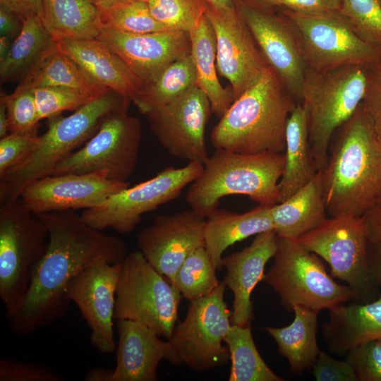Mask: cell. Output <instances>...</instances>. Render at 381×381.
<instances>
[{
    "mask_svg": "<svg viewBox=\"0 0 381 381\" xmlns=\"http://www.w3.org/2000/svg\"><path fill=\"white\" fill-rule=\"evenodd\" d=\"M8 133V120L6 105L4 100L0 97V138L7 135Z\"/></svg>",
    "mask_w": 381,
    "mask_h": 381,
    "instance_id": "cell-53",
    "label": "cell"
},
{
    "mask_svg": "<svg viewBox=\"0 0 381 381\" xmlns=\"http://www.w3.org/2000/svg\"><path fill=\"white\" fill-rule=\"evenodd\" d=\"M230 353L229 381H283L265 363L254 342L250 325L232 324L224 338Z\"/></svg>",
    "mask_w": 381,
    "mask_h": 381,
    "instance_id": "cell-34",
    "label": "cell"
},
{
    "mask_svg": "<svg viewBox=\"0 0 381 381\" xmlns=\"http://www.w3.org/2000/svg\"><path fill=\"white\" fill-rule=\"evenodd\" d=\"M20 81L25 82L34 88H72L95 97L101 96L109 90L92 81L70 57L59 49L49 55L36 70Z\"/></svg>",
    "mask_w": 381,
    "mask_h": 381,
    "instance_id": "cell-35",
    "label": "cell"
},
{
    "mask_svg": "<svg viewBox=\"0 0 381 381\" xmlns=\"http://www.w3.org/2000/svg\"><path fill=\"white\" fill-rule=\"evenodd\" d=\"M211 112L207 97L195 84L146 116L151 131L171 156L204 164L209 157L205 131Z\"/></svg>",
    "mask_w": 381,
    "mask_h": 381,
    "instance_id": "cell-15",
    "label": "cell"
},
{
    "mask_svg": "<svg viewBox=\"0 0 381 381\" xmlns=\"http://www.w3.org/2000/svg\"><path fill=\"white\" fill-rule=\"evenodd\" d=\"M0 97L6 105L9 133H37L40 119L33 87L20 81L11 94L1 91Z\"/></svg>",
    "mask_w": 381,
    "mask_h": 381,
    "instance_id": "cell-39",
    "label": "cell"
},
{
    "mask_svg": "<svg viewBox=\"0 0 381 381\" xmlns=\"http://www.w3.org/2000/svg\"><path fill=\"white\" fill-rule=\"evenodd\" d=\"M272 258L263 281L277 294L287 311L301 306L319 313L356 300L353 291L336 282L320 257L296 240L277 236Z\"/></svg>",
    "mask_w": 381,
    "mask_h": 381,
    "instance_id": "cell-7",
    "label": "cell"
},
{
    "mask_svg": "<svg viewBox=\"0 0 381 381\" xmlns=\"http://www.w3.org/2000/svg\"><path fill=\"white\" fill-rule=\"evenodd\" d=\"M51 368L43 363L23 360H0V381H62Z\"/></svg>",
    "mask_w": 381,
    "mask_h": 381,
    "instance_id": "cell-44",
    "label": "cell"
},
{
    "mask_svg": "<svg viewBox=\"0 0 381 381\" xmlns=\"http://www.w3.org/2000/svg\"><path fill=\"white\" fill-rule=\"evenodd\" d=\"M40 18L56 42L95 39L104 28L101 11L90 0H42Z\"/></svg>",
    "mask_w": 381,
    "mask_h": 381,
    "instance_id": "cell-29",
    "label": "cell"
},
{
    "mask_svg": "<svg viewBox=\"0 0 381 381\" xmlns=\"http://www.w3.org/2000/svg\"><path fill=\"white\" fill-rule=\"evenodd\" d=\"M13 40L5 36H0V63L8 56Z\"/></svg>",
    "mask_w": 381,
    "mask_h": 381,
    "instance_id": "cell-54",
    "label": "cell"
},
{
    "mask_svg": "<svg viewBox=\"0 0 381 381\" xmlns=\"http://www.w3.org/2000/svg\"><path fill=\"white\" fill-rule=\"evenodd\" d=\"M153 17L169 29L188 32L205 16V0H147Z\"/></svg>",
    "mask_w": 381,
    "mask_h": 381,
    "instance_id": "cell-38",
    "label": "cell"
},
{
    "mask_svg": "<svg viewBox=\"0 0 381 381\" xmlns=\"http://www.w3.org/2000/svg\"><path fill=\"white\" fill-rule=\"evenodd\" d=\"M35 95L40 120L49 119L61 114L64 111H75L97 98L90 94L64 87H36Z\"/></svg>",
    "mask_w": 381,
    "mask_h": 381,
    "instance_id": "cell-41",
    "label": "cell"
},
{
    "mask_svg": "<svg viewBox=\"0 0 381 381\" xmlns=\"http://www.w3.org/2000/svg\"><path fill=\"white\" fill-rule=\"evenodd\" d=\"M216 270L205 248L200 247L182 263L171 284L190 301L210 294L219 285Z\"/></svg>",
    "mask_w": 381,
    "mask_h": 381,
    "instance_id": "cell-36",
    "label": "cell"
},
{
    "mask_svg": "<svg viewBox=\"0 0 381 381\" xmlns=\"http://www.w3.org/2000/svg\"><path fill=\"white\" fill-rule=\"evenodd\" d=\"M39 143L37 133H11L0 138V176L25 161Z\"/></svg>",
    "mask_w": 381,
    "mask_h": 381,
    "instance_id": "cell-42",
    "label": "cell"
},
{
    "mask_svg": "<svg viewBox=\"0 0 381 381\" xmlns=\"http://www.w3.org/2000/svg\"><path fill=\"white\" fill-rule=\"evenodd\" d=\"M121 263L99 259L78 274L66 291L90 329L92 346L102 353L116 349L113 327Z\"/></svg>",
    "mask_w": 381,
    "mask_h": 381,
    "instance_id": "cell-18",
    "label": "cell"
},
{
    "mask_svg": "<svg viewBox=\"0 0 381 381\" xmlns=\"http://www.w3.org/2000/svg\"><path fill=\"white\" fill-rule=\"evenodd\" d=\"M104 27L132 34L171 30L152 15L147 0H132L100 9Z\"/></svg>",
    "mask_w": 381,
    "mask_h": 381,
    "instance_id": "cell-37",
    "label": "cell"
},
{
    "mask_svg": "<svg viewBox=\"0 0 381 381\" xmlns=\"http://www.w3.org/2000/svg\"><path fill=\"white\" fill-rule=\"evenodd\" d=\"M326 214L321 171L287 200L270 207L277 236L292 240L319 226Z\"/></svg>",
    "mask_w": 381,
    "mask_h": 381,
    "instance_id": "cell-27",
    "label": "cell"
},
{
    "mask_svg": "<svg viewBox=\"0 0 381 381\" xmlns=\"http://www.w3.org/2000/svg\"><path fill=\"white\" fill-rule=\"evenodd\" d=\"M205 15L216 37L217 73L229 81L234 101L259 80L269 65L235 6L217 8L207 2Z\"/></svg>",
    "mask_w": 381,
    "mask_h": 381,
    "instance_id": "cell-17",
    "label": "cell"
},
{
    "mask_svg": "<svg viewBox=\"0 0 381 381\" xmlns=\"http://www.w3.org/2000/svg\"><path fill=\"white\" fill-rule=\"evenodd\" d=\"M368 267L372 282L381 292V242L369 243Z\"/></svg>",
    "mask_w": 381,
    "mask_h": 381,
    "instance_id": "cell-51",
    "label": "cell"
},
{
    "mask_svg": "<svg viewBox=\"0 0 381 381\" xmlns=\"http://www.w3.org/2000/svg\"><path fill=\"white\" fill-rule=\"evenodd\" d=\"M190 56L196 74V85L206 95L212 112L219 119L234 102L231 87H224L216 67L217 43L213 28L205 16L189 31Z\"/></svg>",
    "mask_w": 381,
    "mask_h": 381,
    "instance_id": "cell-30",
    "label": "cell"
},
{
    "mask_svg": "<svg viewBox=\"0 0 381 381\" xmlns=\"http://www.w3.org/2000/svg\"><path fill=\"white\" fill-rule=\"evenodd\" d=\"M362 104L373 121L381 139V64L368 69Z\"/></svg>",
    "mask_w": 381,
    "mask_h": 381,
    "instance_id": "cell-47",
    "label": "cell"
},
{
    "mask_svg": "<svg viewBox=\"0 0 381 381\" xmlns=\"http://www.w3.org/2000/svg\"><path fill=\"white\" fill-rule=\"evenodd\" d=\"M368 68L345 66L318 71L307 68L301 101L308 123L309 140L318 171L328 158L331 138L363 101Z\"/></svg>",
    "mask_w": 381,
    "mask_h": 381,
    "instance_id": "cell-6",
    "label": "cell"
},
{
    "mask_svg": "<svg viewBox=\"0 0 381 381\" xmlns=\"http://www.w3.org/2000/svg\"><path fill=\"white\" fill-rule=\"evenodd\" d=\"M346 361L352 367L358 381H381V339L351 349Z\"/></svg>",
    "mask_w": 381,
    "mask_h": 381,
    "instance_id": "cell-43",
    "label": "cell"
},
{
    "mask_svg": "<svg viewBox=\"0 0 381 381\" xmlns=\"http://www.w3.org/2000/svg\"><path fill=\"white\" fill-rule=\"evenodd\" d=\"M35 214L48 229V247L22 301L6 313L11 329L19 336L32 334L65 315L71 302L67 289L85 269L101 258L122 262L128 253L123 241L91 227L73 210Z\"/></svg>",
    "mask_w": 381,
    "mask_h": 381,
    "instance_id": "cell-1",
    "label": "cell"
},
{
    "mask_svg": "<svg viewBox=\"0 0 381 381\" xmlns=\"http://www.w3.org/2000/svg\"><path fill=\"white\" fill-rule=\"evenodd\" d=\"M362 219L368 242H381V201L368 210Z\"/></svg>",
    "mask_w": 381,
    "mask_h": 381,
    "instance_id": "cell-48",
    "label": "cell"
},
{
    "mask_svg": "<svg viewBox=\"0 0 381 381\" xmlns=\"http://www.w3.org/2000/svg\"><path fill=\"white\" fill-rule=\"evenodd\" d=\"M338 12L363 40L381 48V0H341Z\"/></svg>",
    "mask_w": 381,
    "mask_h": 381,
    "instance_id": "cell-40",
    "label": "cell"
},
{
    "mask_svg": "<svg viewBox=\"0 0 381 381\" xmlns=\"http://www.w3.org/2000/svg\"><path fill=\"white\" fill-rule=\"evenodd\" d=\"M141 137L138 118L128 111L113 112L102 121L94 135L50 175L105 171L111 180L127 182L138 162Z\"/></svg>",
    "mask_w": 381,
    "mask_h": 381,
    "instance_id": "cell-14",
    "label": "cell"
},
{
    "mask_svg": "<svg viewBox=\"0 0 381 381\" xmlns=\"http://www.w3.org/2000/svg\"><path fill=\"white\" fill-rule=\"evenodd\" d=\"M128 182L108 178L105 171L48 175L28 184L20 198L34 214L90 209L128 188Z\"/></svg>",
    "mask_w": 381,
    "mask_h": 381,
    "instance_id": "cell-19",
    "label": "cell"
},
{
    "mask_svg": "<svg viewBox=\"0 0 381 381\" xmlns=\"http://www.w3.org/2000/svg\"><path fill=\"white\" fill-rule=\"evenodd\" d=\"M116 322L119 340L111 381H157L158 364L162 359L171 360L169 340L159 339L153 330L139 322Z\"/></svg>",
    "mask_w": 381,
    "mask_h": 381,
    "instance_id": "cell-23",
    "label": "cell"
},
{
    "mask_svg": "<svg viewBox=\"0 0 381 381\" xmlns=\"http://www.w3.org/2000/svg\"><path fill=\"white\" fill-rule=\"evenodd\" d=\"M226 288L223 281L210 294L190 301L184 320L177 322L168 339L171 363L205 371L230 360L228 347L222 344L232 325V310L224 301Z\"/></svg>",
    "mask_w": 381,
    "mask_h": 381,
    "instance_id": "cell-10",
    "label": "cell"
},
{
    "mask_svg": "<svg viewBox=\"0 0 381 381\" xmlns=\"http://www.w3.org/2000/svg\"><path fill=\"white\" fill-rule=\"evenodd\" d=\"M278 10L296 28L307 68L323 71L354 65L369 69L381 64V48L363 40L338 11Z\"/></svg>",
    "mask_w": 381,
    "mask_h": 381,
    "instance_id": "cell-11",
    "label": "cell"
},
{
    "mask_svg": "<svg viewBox=\"0 0 381 381\" xmlns=\"http://www.w3.org/2000/svg\"><path fill=\"white\" fill-rule=\"evenodd\" d=\"M113 370L101 368L90 369L85 377L86 381H111Z\"/></svg>",
    "mask_w": 381,
    "mask_h": 381,
    "instance_id": "cell-52",
    "label": "cell"
},
{
    "mask_svg": "<svg viewBox=\"0 0 381 381\" xmlns=\"http://www.w3.org/2000/svg\"><path fill=\"white\" fill-rule=\"evenodd\" d=\"M296 241L329 264L331 275L353 291L354 301L367 303L381 296L369 275V242L362 217L340 214L327 218Z\"/></svg>",
    "mask_w": 381,
    "mask_h": 381,
    "instance_id": "cell-12",
    "label": "cell"
},
{
    "mask_svg": "<svg viewBox=\"0 0 381 381\" xmlns=\"http://www.w3.org/2000/svg\"><path fill=\"white\" fill-rule=\"evenodd\" d=\"M284 167V152L244 154L215 149L190 184L186 202L205 219L218 208L222 198L231 195L274 205L279 202V182Z\"/></svg>",
    "mask_w": 381,
    "mask_h": 381,
    "instance_id": "cell-4",
    "label": "cell"
},
{
    "mask_svg": "<svg viewBox=\"0 0 381 381\" xmlns=\"http://www.w3.org/2000/svg\"><path fill=\"white\" fill-rule=\"evenodd\" d=\"M181 298L140 251L128 253L121 263L114 320L139 322L168 340L178 321Z\"/></svg>",
    "mask_w": 381,
    "mask_h": 381,
    "instance_id": "cell-9",
    "label": "cell"
},
{
    "mask_svg": "<svg viewBox=\"0 0 381 381\" xmlns=\"http://www.w3.org/2000/svg\"><path fill=\"white\" fill-rule=\"evenodd\" d=\"M322 336L328 349L339 355L365 342L381 339V296L370 302L353 301L330 310Z\"/></svg>",
    "mask_w": 381,
    "mask_h": 381,
    "instance_id": "cell-25",
    "label": "cell"
},
{
    "mask_svg": "<svg viewBox=\"0 0 381 381\" xmlns=\"http://www.w3.org/2000/svg\"><path fill=\"white\" fill-rule=\"evenodd\" d=\"M263 9L286 8L303 13H320L338 11L341 0H242Z\"/></svg>",
    "mask_w": 381,
    "mask_h": 381,
    "instance_id": "cell-45",
    "label": "cell"
},
{
    "mask_svg": "<svg viewBox=\"0 0 381 381\" xmlns=\"http://www.w3.org/2000/svg\"><path fill=\"white\" fill-rule=\"evenodd\" d=\"M130 102L109 89L71 115L48 119L47 129L40 135L36 149L21 164L0 176V204L20 198L28 184L50 175L59 164L94 135L109 114L128 111Z\"/></svg>",
    "mask_w": 381,
    "mask_h": 381,
    "instance_id": "cell-5",
    "label": "cell"
},
{
    "mask_svg": "<svg viewBox=\"0 0 381 381\" xmlns=\"http://www.w3.org/2000/svg\"><path fill=\"white\" fill-rule=\"evenodd\" d=\"M208 4L217 8H228L234 6V0H205Z\"/></svg>",
    "mask_w": 381,
    "mask_h": 381,
    "instance_id": "cell-56",
    "label": "cell"
},
{
    "mask_svg": "<svg viewBox=\"0 0 381 381\" xmlns=\"http://www.w3.org/2000/svg\"><path fill=\"white\" fill-rule=\"evenodd\" d=\"M48 229L20 198L0 204V298L6 313L24 298L35 265L47 252Z\"/></svg>",
    "mask_w": 381,
    "mask_h": 381,
    "instance_id": "cell-8",
    "label": "cell"
},
{
    "mask_svg": "<svg viewBox=\"0 0 381 381\" xmlns=\"http://www.w3.org/2000/svg\"><path fill=\"white\" fill-rule=\"evenodd\" d=\"M22 20L8 8L0 6V34L14 40L22 29Z\"/></svg>",
    "mask_w": 381,
    "mask_h": 381,
    "instance_id": "cell-50",
    "label": "cell"
},
{
    "mask_svg": "<svg viewBox=\"0 0 381 381\" xmlns=\"http://www.w3.org/2000/svg\"><path fill=\"white\" fill-rule=\"evenodd\" d=\"M0 5L11 10L21 20L32 17H40L42 0H0Z\"/></svg>",
    "mask_w": 381,
    "mask_h": 381,
    "instance_id": "cell-49",
    "label": "cell"
},
{
    "mask_svg": "<svg viewBox=\"0 0 381 381\" xmlns=\"http://www.w3.org/2000/svg\"><path fill=\"white\" fill-rule=\"evenodd\" d=\"M270 207L259 204L244 213L217 208L206 218L205 248L217 270L223 268L222 255L229 246L274 229Z\"/></svg>",
    "mask_w": 381,
    "mask_h": 381,
    "instance_id": "cell-26",
    "label": "cell"
},
{
    "mask_svg": "<svg viewBox=\"0 0 381 381\" xmlns=\"http://www.w3.org/2000/svg\"><path fill=\"white\" fill-rule=\"evenodd\" d=\"M298 102L269 66L219 119L211 131V144L244 154L282 153L287 121Z\"/></svg>",
    "mask_w": 381,
    "mask_h": 381,
    "instance_id": "cell-3",
    "label": "cell"
},
{
    "mask_svg": "<svg viewBox=\"0 0 381 381\" xmlns=\"http://www.w3.org/2000/svg\"><path fill=\"white\" fill-rule=\"evenodd\" d=\"M321 172L330 217H362L381 201V139L362 102L334 132Z\"/></svg>",
    "mask_w": 381,
    "mask_h": 381,
    "instance_id": "cell-2",
    "label": "cell"
},
{
    "mask_svg": "<svg viewBox=\"0 0 381 381\" xmlns=\"http://www.w3.org/2000/svg\"><path fill=\"white\" fill-rule=\"evenodd\" d=\"M99 9H105L132 0H90Z\"/></svg>",
    "mask_w": 381,
    "mask_h": 381,
    "instance_id": "cell-55",
    "label": "cell"
},
{
    "mask_svg": "<svg viewBox=\"0 0 381 381\" xmlns=\"http://www.w3.org/2000/svg\"><path fill=\"white\" fill-rule=\"evenodd\" d=\"M203 164L190 162L182 167H169L155 176L111 195L100 205L84 210L81 217L91 227L131 232L142 215L179 196L201 173Z\"/></svg>",
    "mask_w": 381,
    "mask_h": 381,
    "instance_id": "cell-13",
    "label": "cell"
},
{
    "mask_svg": "<svg viewBox=\"0 0 381 381\" xmlns=\"http://www.w3.org/2000/svg\"><path fill=\"white\" fill-rule=\"evenodd\" d=\"M22 24L7 57L0 63L1 83L21 80L59 49L58 42L44 28L40 17L22 19Z\"/></svg>",
    "mask_w": 381,
    "mask_h": 381,
    "instance_id": "cell-31",
    "label": "cell"
},
{
    "mask_svg": "<svg viewBox=\"0 0 381 381\" xmlns=\"http://www.w3.org/2000/svg\"><path fill=\"white\" fill-rule=\"evenodd\" d=\"M312 368L317 381H358L352 367L346 360H336L322 351Z\"/></svg>",
    "mask_w": 381,
    "mask_h": 381,
    "instance_id": "cell-46",
    "label": "cell"
},
{
    "mask_svg": "<svg viewBox=\"0 0 381 381\" xmlns=\"http://www.w3.org/2000/svg\"><path fill=\"white\" fill-rule=\"evenodd\" d=\"M277 235L274 229L255 235L253 242L241 251L222 258L226 269L224 282L234 295L232 323L250 325L253 318L250 296L265 277V267L273 258Z\"/></svg>",
    "mask_w": 381,
    "mask_h": 381,
    "instance_id": "cell-22",
    "label": "cell"
},
{
    "mask_svg": "<svg viewBox=\"0 0 381 381\" xmlns=\"http://www.w3.org/2000/svg\"><path fill=\"white\" fill-rule=\"evenodd\" d=\"M294 319L286 327H265L274 339L278 353L288 361L293 373L301 374L312 368L320 352L317 342L318 312L296 306L294 308Z\"/></svg>",
    "mask_w": 381,
    "mask_h": 381,
    "instance_id": "cell-32",
    "label": "cell"
},
{
    "mask_svg": "<svg viewBox=\"0 0 381 381\" xmlns=\"http://www.w3.org/2000/svg\"><path fill=\"white\" fill-rule=\"evenodd\" d=\"M205 220L191 209L159 215L138 234L137 245L150 264L171 284L188 256L205 247Z\"/></svg>",
    "mask_w": 381,
    "mask_h": 381,
    "instance_id": "cell-20",
    "label": "cell"
},
{
    "mask_svg": "<svg viewBox=\"0 0 381 381\" xmlns=\"http://www.w3.org/2000/svg\"><path fill=\"white\" fill-rule=\"evenodd\" d=\"M234 3L268 65L301 102L307 66L298 32L291 21L274 9L257 8L242 0H234Z\"/></svg>",
    "mask_w": 381,
    "mask_h": 381,
    "instance_id": "cell-16",
    "label": "cell"
},
{
    "mask_svg": "<svg viewBox=\"0 0 381 381\" xmlns=\"http://www.w3.org/2000/svg\"><path fill=\"white\" fill-rule=\"evenodd\" d=\"M70 57L96 84L113 90L132 102L142 85L123 61L98 39L59 41Z\"/></svg>",
    "mask_w": 381,
    "mask_h": 381,
    "instance_id": "cell-24",
    "label": "cell"
},
{
    "mask_svg": "<svg viewBox=\"0 0 381 381\" xmlns=\"http://www.w3.org/2000/svg\"><path fill=\"white\" fill-rule=\"evenodd\" d=\"M285 167L279 182V202L308 184L318 172L312 152L308 116L298 102L290 114L286 130Z\"/></svg>",
    "mask_w": 381,
    "mask_h": 381,
    "instance_id": "cell-28",
    "label": "cell"
},
{
    "mask_svg": "<svg viewBox=\"0 0 381 381\" xmlns=\"http://www.w3.org/2000/svg\"><path fill=\"white\" fill-rule=\"evenodd\" d=\"M97 39L123 61L142 87L171 63L190 52L189 32L181 30L132 34L104 27Z\"/></svg>",
    "mask_w": 381,
    "mask_h": 381,
    "instance_id": "cell-21",
    "label": "cell"
},
{
    "mask_svg": "<svg viewBox=\"0 0 381 381\" xmlns=\"http://www.w3.org/2000/svg\"><path fill=\"white\" fill-rule=\"evenodd\" d=\"M196 84L195 67L190 53L167 66L150 83L140 89L132 102L147 115L172 102Z\"/></svg>",
    "mask_w": 381,
    "mask_h": 381,
    "instance_id": "cell-33",
    "label": "cell"
}]
</instances>
